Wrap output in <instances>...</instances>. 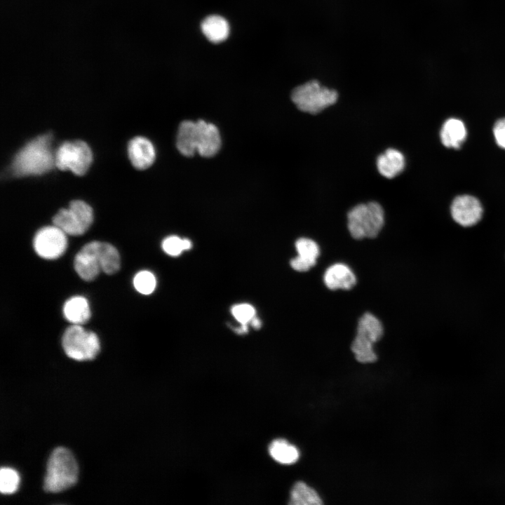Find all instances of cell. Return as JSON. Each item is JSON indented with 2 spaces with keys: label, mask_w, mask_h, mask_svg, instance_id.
Masks as SVG:
<instances>
[{
  "label": "cell",
  "mask_w": 505,
  "mask_h": 505,
  "mask_svg": "<svg viewBox=\"0 0 505 505\" xmlns=\"http://www.w3.org/2000/svg\"><path fill=\"white\" fill-rule=\"evenodd\" d=\"M373 344L366 337L356 333L351 349L358 361L367 363L377 361V356L373 350Z\"/></svg>",
  "instance_id": "obj_24"
},
{
  "label": "cell",
  "mask_w": 505,
  "mask_h": 505,
  "mask_svg": "<svg viewBox=\"0 0 505 505\" xmlns=\"http://www.w3.org/2000/svg\"><path fill=\"white\" fill-rule=\"evenodd\" d=\"M298 255L291 260L290 266L297 271H306L314 267L320 255L318 244L308 238H300L295 242Z\"/></svg>",
  "instance_id": "obj_13"
},
{
  "label": "cell",
  "mask_w": 505,
  "mask_h": 505,
  "mask_svg": "<svg viewBox=\"0 0 505 505\" xmlns=\"http://www.w3.org/2000/svg\"><path fill=\"white\" fill-rule=\"evenodd\" d=\"M250 323H251V325H252L255 329H257H257H260V327H261V322H260V321L259 318H257V317H255V316L251 319V321H250Z\"/></svg>",
  "instance_id": "obj_30"
},
{
  "label": "cell",
  "mask_w": 505,
  "mask_h": 505,
  "mask_svg": "<svg viewBox=\"0 0 505 505\" xmlns=\"http://www.w3.org/2000/svg\"><path fill=\"white\" fill-rule=\"evenodd\" d=\"M450 211L457 223L463 227H471L480 220L483 210L478 198L464 194L458 196L453 200Z\"/></svg>",
  "instance_id": "obj_10"
},
{
  "label": "cell",
  "mask_w": 505,
  "mask_h": 505,
  "mask_svg": "<svg viewBox=\"0 0 505 505\" xmlns=\"http://www.w3.org/2000/svg\"><path fill=\"white\" fill-rule=\"evenodd\" d=\"M78 466L72 452L62 447L55 448L49 457L44 478V490L60 492L77 481Z\"/></svg>",
  "instance_id": "obj_2"
},
{
  "label": "cell",
  "mask_w": 505,
  "mask_h": 505,
  "mask_svg": "<svg viewBox=\"0 0 505 505\" xmlns=\"http://www.w3.org/2000/svg\"><path fill=\"white\" fill-rule=\"evenodd\" d=\"M62 345L67 356L79 361L94 359L100 349L97 335L86 330L81 325L72 324L64 332Z\"/></svg>",
  "instance_id": "obj_5"
},
{
  "label": "cell",
  "mask_w": 505,
  "mask_h": 505,
  "mask_svg": "<svg viewBox=\"0 0 505 505\" xmlns=\"http://www.w3.org/2000/svg\"><path fill=\"white\" fill-rule=\"evenodd\" d=\"M55 166L61 170H69L77 175H84L89 168L93 154L83 141L62 143L55 152Z\"/></svg>",
  "instance_id": "obj_7"
},
{
  "label": "cell",
  "mask_w": 505,
  "mask_h": 505,
  "mask_svg": "<svg viewBox=\"0 0 505 505\" xmlns=\"http://www.w3.org/2000/svg\"><path fill=\"white\" fill-rule=\"evenodd\" d=\"M128 153L131 163L139 170L151 166L156 158L152 143L148 139L140 136L135 137L129 142Z\"/></svg>",
  "instance_id": "obj_12"
},
{
  "label": "cell",
  "mask_w": 505,
  "mask_h": 505,
  "mask_svg": "<svg viewBox=\"0 0 505 505\" xmlns=\"http://www.w3.org/2000/svg\"><path fill=\"white\" fill-rule=\"evenodd\" d=\"M323 281L326 287L332 290H350L356 283V278L352 270L342 263L328 267L324 274Z\"/></svg>",
  "instance_id": "obj_14"
},
{
  "label": "cell",
  "mask_w": 505,
  "mask_h": 505,
  "mask_svg": "<svg viewBox=\"0 0 505 505\" xmlns=\"http://www.w3.org/2000/svg\"><path fill=\"white\" fill-rule=\"evenodd\" d=\"M271 457L283 464H291L296 462L299 457L298 449L285 439H276L269 446Z\"/></svg>",
  "instance_id": "obj_20"
},
{
  "label": "cell",
  "mask_w": 505,
  "mask_h": 505,
  "mask_svg": "<svg viewBox=\"0 0 505 505\" xmlns=\"http://www.w3.org/2000/svg\"><path fill=\"white\" fill-rule=\"evenodd\" d=\"M52 135L45 134L25 144L15 155L12 172L15 176L42 175L55 166L52 149Z\"/></svg>",
  "instance_id": "obj_1"
},
{
  "label": "cell",
  "mask_w": 505,
  "mask_h": 505,
  "mask_svg": "<svg viewBox=\"0 0 505 505\" xmlns=\"http://www.w3.org/2000/svg\"><path fill=\"white\" fill-rule=\"evenodd\" d=\"M18 473L11 468H1L0 470V491L3 494L15 492L19 484Z\"/></svg>",
  "instance_id": "obj_25"
},
{
  "label": "cell",
  "mask_w": 505,
  "mask_h": 505,
  "mask_svg": "<svg viewBox=\"0 0 505 505\" xmlns=\"http://www.w3.org/2000/svg\"><path fill=\"white\" fill-rule=\"evenodd\" d=\"M289 504L292 505H320L323 502L314 489L304 482H297L292 488Z\"/></svg>",
  "instance_id": "obj_23"
},
{
  "label": "cell",
  "mask_w": 505,
  "mask_h": 505,
  "mask_svg": "<svg viewBox=\"0 0 505 505\" xmlns=\"http://www.w3.org/2000/svg\"><path fill=\"white\" fill-rule=\"evenodd\" d=\"M100 243V241H93L86 243L74 257V269L84 281L94 280L102 271L99 255Z\"/></svg>",
  "instance_id": "obj_9"
},
{
  "label": "cell",
  "mask_w": 505,
  "mask_h": 505,
  "mask_svg": "<svg viewBox=\"0 0 505 505\" xmlns=\"http://www.w3.org/2000/svg\"><path fill=\"white\" fill-rule=\"evenodd\" d=\"M493 133L497 145L505 149V118L499 119L495 123Z\"/></svg>",
  "instance_id": "obj_29"
},
{
  "label": "cell",
  "mask_w": 505,
  "mask_h": 505,
  "mask_svg": "<svg viewBox=\"0 0 505 505\" xmlns=\"http://www.w3.org/2000/svg\"><path fill=\"white\" fill-rule=\"evenodd\" d=\"M191 243L188 239H182L176 236H171L163 240V250L172 256L179 255L183 250L189 249Z\"/></svg>",
  "instance_id": "obj_27"
},
{
  "label": "cell",
  "mask_w": 505,
  "mask_h": 505,
  "mask_svg": "<svg viewBox=\"0 0 505 505\" xmlns=\"http://www.w3.org/2000/svg\"><path fill=\"white\" fill-rule=\"evenodd\" d=\"M348 229L355 239L377 236L384 224V212L377 202L361 203L347 213Z\"/></svg>",
  "instance_id": "obj_3"
},
{
  "label": "cell",
  "mask_w": 505,
  "mask_h": 505,
  "mask_svg": "<svg viewBox=\"0 0 505 505\" xmlns=\"http://www.w3.org/2000/svg\"><path fill=\"white\" fill-rule=\"evenodd\" d=\"M201 31L212 43H218L226 40L229 34V25L222 16L212 15L201 22Z\"/></svg>",
  "instance_id": "obj_19"
},
{
  "label": "cell",
  "mask_w": 505,
  "mask_h": 505,
  "mask_svg": "<svg viewBox=\"0 0 505 505\" xmlns=\"http://www.w3.org/2000/svg\"><path fill=\"white\" fill-rule=\"evenodd\" d=\"M235 330L238 334H243L247 332L248 328H247L245 324H242V325L240 328L236 329Z\"/></svg>",
  "instance_id": "obj_31"
},
{
  "label": "cell",
  "mask_w": 505,
  "mask_h": 505,
  "mask_svg": "<svg viewBox=\"0 0 505 505\" xmlns=\"http://www.w3.org/2000/svg\"><path fill=\"white\" fill-rule=\"evenodd\" d=\"M198 126L196 122L184 121L179 126L176 146L185 156H191L197 152Z\"/></svg>",
  "instance_id": "obj_16"
},
{
  "label": "cell",
  "mask_w": 505,
  "mask_h": 505,
  "mask_svg": "<svg viewBox=\"0 0 505 505\" xmlns=\"http://www.w3.org/2000/svg\"><path fill=\"white\" fill-rule=\"evenodd\" d=\"M291 98L300 111L316 114L334 105L337 100L338 94L336 90L312 80L295 88L292 92Z\"/></svg>",
  "instance_id": "obj_4"
},
{
  "label": "cell",
  "mask_w": 505,
  "mask_h": 505,
  "mask_svg": "<svg viewBox=\"0 0 505 505\" xmlns=\"http://www.w3.org/2000/svg\"><path fill=\"white\" fill-rule=\"evenodd\" d=\"M67 245V234L55 225L41 228L33 240L36 253L46 260H55L61 257Z\"/></svg>",
  "instance_id": "obj_8"
},
{
  "label": "cell",
  "mask_w": 505,
  "mask_h": 505,
  "mask_svg": "<svg viewBox=\"0 0 505 505\" xmlns=\"http://www.w3.org/2000/svg\"><path fill=\"white\" fill-rule=\"evenodd\" d=\"M383 332L382 323L370 313H365L358 321L356 333L366 337L373 343L382 338Z\"/></svg>",
  "instance_id": "obj_22"
},
{
  "label": "cell",
  "mask_w": 505,
  "mask_h": 505,
  "mask_svg": "<svg viewBox=\"0 0 505 505\" xmlns=\"http://www.w3.org/2000/svg\"><path fill=\"white\" fill-rule=\"evenodd\" d=\"M231 312L241 324L249 323L255 315V309L250 304H241L232 307Z\"/></svg>",
  "instance_id": "obj_28"
},
{
  "label": "cell",
  "mask_w": 505,
  "mask_h": 505,
  "mask_svg": "<svg viewBox=\"0 0 505 505\" xmlns=\"http://www.w3.org/2000/svg\"><path fill=\"white\" fill-rule=\"evenodd\" d=\"M93 221L92 208L80 200L72 201L68 208L60 209L53 218L54 225L71 236L83 234L89 229Z\"/></svg>",
  "instance_id": "obj_6"
},
{
  "label": "cell",
  "mask_w": 505,
  "mask_h": 505,
  "mask_svg": "<svg viewBox=\"0 0 505 505\" xmlns=\"http://www.w3.org/2000/svg\"><path fill=\"white\" fill-rule=\"evenodd\" d=\"M62 311L65 319L76 325L87 323L91 316L89 303L82 296H74L68 299L63 305Z\"/></svg>",
  "instance_id": "obj_17"
},
{
  "label": "cell",
  "mask_w": 505,
  "mask_h": 505,
  "mask_svg": "<svg viewBox=\"0 0 505 505\" xmlns=\"http://www.w3.org/2000/svg\"><path fill=\"white\" fill-rule=\"evenodd\" d=\"M405 165V157L398 150L388 149L378 156L377 167L379 173L386 178L392 179L401 173Z\"/></svg>",
  "instance_id": "obj_15"
},
{
  "label": "cell",
  "mask_w": 505,
  "mask_h": 505,
  "mask_svg": "<svg viewBox=\"0 0 505 505\" xmlns=\"http://www.w3.org/2000/svg\"><path fill=\"white\" fill-rule=\"evenodd\" d=\"M440 137L445 147L459 149L466 140V129L461 120L451 118L443 124Z\"/></svg>",
  "instance_id": "obj_18"
},
{
  "label": "cell",
  "mask_w": 505,
  "mask_h": 505,
  "mask_svg": "<svg viewBox=\"0 0 505 505\" xmlns=\"http://www.w3.org/2000/svg\"><path fill=\"white\" fill-rule=\"evenodd\" d=\"M156 278L149 271H141L133 278V285L136 290L143 295L151 294L156 288Z\"/></svg>",
  "instance_id": "obj_26"
},
{
  "label": "cell",
  "mask_w": 505,
  "mask_h": 505,
  "mask_svg": "<svg viewBox=\"0 0 505 505\" xmlns=\"http://www.w3.org/2000/svg\"><path fill=\"white\" fill-rule=\"evenodd\" d=\"M198 140L197 152L203 157H211L216 154L221 147V137L218 128L203 120L197 122Z\"/></svg>",
  "instance_id": "obj_11"
},
{
  "label": "cell",
  "mask_w": 505,
  "mask_h": 505,
  "mask_svg": "<svg viewBox=\"0 0 505 505\" xmlns=\"http://www.w3.org/2000/svg\"><path fill=\"white\" fill-rule=\"evenodd\" d=\"M102 271L107 274L116 273L121 267V257L117 249L107 242H100L99 248Z\"/></svg>",
  "instance_id": "obj_21"
}]
</instances>
